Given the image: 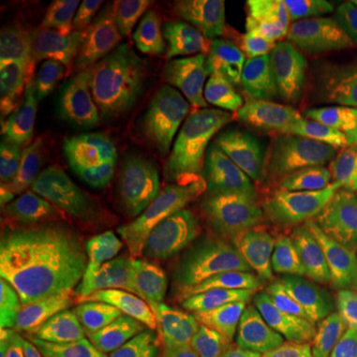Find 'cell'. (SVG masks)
I'll return each mask as SVG.
<instances>
[{
    "instance_id": "cell-1",
    "label": "cell",
    "mask_w": 357,
    "mask_h": 357,
    "mask_svg": "<svg viewBox=\"0 0 357 357\" xmlns=\"http://www.w3.org/2000/svg\"><path fill=\"white\" fill-rule=\"evenodd\" d=\"M175 141L183 191L211 241L252 229L286 187L292 123L255 86L238 89Z\"/></svg>"
},
{
    "instance_id": "cell-2",
    "label": "cell",
    "mask_w": 357,
    "mask_h": 357,
    "mask_svg": "<svg viewBox=\"0 0 357 357\" xmlns=\"http://www.w3.org/2000/svg\"><path fill=\"white\" fill-rule=\"evenodd\" d=\"M128 304L143 340L161 357H225L234 302L217 272L169 266L133 276Z\"/></svg>"
},
{
    "instance_id": "cell-3",
    "label": "cell",
    "mask_w": 357,
    "mask_h": 357,
    "mask_svg": "<svg viewBox=\"0 0 357 357\" xmlns=\"http://www.w3.org/2000/svg\"><path fill=\"white\" fill-rule=\"evenodd\" d=\"M284 264L324 310H332L357 258V183L337 169L306 192L284 241Z\"/></svg>"
},
{
    "instance_id": "cell-4",
    "label": "cell",
    "mask_w": 357,
    "mask_h": 357,
    "mask_svg": "<svg viewBox=\"0 0 357 357\" xmlns=\"http://www.w3.org/2000/svg\"><path fill=\"white\" fill-rule=\"evenodd\" d=\"M244 70L232 48L227 10L213 8L167 62V82L149 119L147 139L163 145L217 112L238 91Z\"/></svg>"
},
{
    "instance_id": "cell-5",
    "label": "cell",
    "mask_w": 357,
    "mask_h": 357,
    "mask_svg": "<svg viewBox=\"0 0 357 357\" xmlns=\"http://www.w3.org/2000/svg\"><path fill=\"white\" fill-rule=\"evenodd\" d=\"M119 232L159 256H185L201 243V229L178 175L177 141L157 145L128 173L117 206Z\"/></svg>"
},
{
    "instance_id": "cell-6",
    "label": "cell",
    "mask_w": 357,
    "mask_h": 357,
    "mask_svg": "<svg viewBox=\"0 0 357 357\" xmlns=\"http://www.w3.org/2000/svg\"><path fill=\"white\" fill-rule=\"evenodd\" d=\"M167 82V64H147L137 72L109 60L77 54L62 66V126L82 119L114 121L141 133L151 119Z\"/></svg>"
},
{
    "instance_id": "cell-7",
    "label": "cell",
    "mask_w": 357,
    "mask_h": 357,
    "mask_svg": "<svg viewBox=\"0 0 357 357\" xmlns=\"http://www.w3.org/2000/svg\"><path fill=\"white\" fill-rule=\"evenodd\" d=\"M68 149L54 153L48 197L38 213L4 246L8 280L42 296L56 294L66 276L76 199L68 175Z\"/></svg>"
},
{
    "instance_id": "cell-8",
    "label": "cell",
    "mask_w": 357,
    "mask_h": 357,
    "mask_svg": "<svg viewBox=\"0 0 357 357\" xmlns=\"http://www.w3.org/2000/svg\"><path fill=\"white\" fill-rule=\"evenodd\" d=\"M58 137L60 133L38 123L0 129L2 236L22 229L42 208V191L50 183Z\"/></svg>"
},
{
    "instance_id": "cell-9",
    "label": "cell",
    "mask_w": 357,
    "mask_h": 357,
    "mask_svg": "<svg viewBox=\"0 0 357 357\" xmlns=\"http://www.w3.org/2000/svg\"><path fill=\"white\" fill-rule=\"evenodd\" d=\"M20 123L46 126L56 133L64 128L62 66L36 52L6 54L0 68V129Z\"/></svg>"
},
{
    "instance_id": "cell-10",
    "label": "cell",
    "mask_w": 357,
    "mask_h": 357,
    "mask_svg": "<svg viewBox=\"0 0 357 357\" xmlns=\"http://www.w3.org/2000/svg\"><path fill=\"white\" fill-rule=\"evenodd\" d=\"M274 98L300 112H321L332 102V86L321 56V38L307 20L288 28L266 68Z\"/></svg>"
},
{
    "instance_id": "cell-11",
    "label": "cell",
    "mask_w": 357,
    "mask_h": 357,
    "mask_svg": "<svg viewBox=\"0 0 357 357\" xmlns=\"http://www.w3.org/2000/svg\"><path fill=\"white\" fill-rule=\"evenodd\" d=\"M159 2L112 0L96 14L82 56L109 60L121 70L137 72L145 62V46Z\"/></svg>"
},
{
    "instance_id": "cell-12",
    "label": "cell",
    "mask_w": 357,
    "mask_h": 357,
    "mask_svg": "<svg viewBox=\"0 0 357 357\" xmlns=\"http://www.w3.org/2000/svg\"><path fill=\"white\" fill-rule=\"evenodd\" d=\"M304 2L298 0H238L227 10L230 40L244 72H256L272 44L292 22Z\"/></svg>"
},
{
    "instance_id": "cell-13",
    "label": "cell",
    "mask_w": 357,
    "mask_h": 357,
    "mask_svg": "<svg viewBox=\"0 0 357 357\" xmlns=\"http://www.w3.org/2000/svg\"><path fill=\"white\" fill-rule=\"evenodd\" d=\"M131 137L128 129L114 121L93 119L84 128L68 157V175L76 203L88 199L112 177L128 153Z\"/></svg>"
},
{
    "instance_id": "cell-14",
    "label": "cell",
    "mask_w": 357,
    "mask_h": 357,
    "mask_svg": "<svg viewBox=\"0 0 357 357\" xmlns=\"http://www.w3.org/2000/svg\"><path fill=\"white\" fill-rule=\"evenodd\" d=\"M86 298L82 276L46 298L42 330L30 357H74L86 321Z\"/></svg>"
},
{
    "instance_id": "cell-15",
    "label": "cell",
    "mask_w": 357,
    "mask_h": 357,
    "mask_svg": "<svg viewBox=\"0 0 357 357\" xmlns=\"http://www.w3.org/2000/svg\"><path fill=\"white\" fill-rule=\"evenodd\" d=\"M238 357H318L314 335L280 310H258L243 335Z\"/></svg>"
},
{
    "instance_id": "cell-16",
    "label": "cell",
    "mask_w": 357,
    "mask_h": 357,
    "mask_svg": "<svg viewBox=\"0 0 357 357\" xmlns=\"http://www.w3.org/2000/svg\"><path fill=\"white\" fill-rule=\"evenodd\" d=\"M46 300L32 288L6 280L0 292V357H30L40 337Z\"/></svg>"
},
{
    "instance_id": "cell-17",
    "label": "cell",
    "mask_w": 357,
    "mask_h": 357,
    "mask_svg": "<svg viewBox=\"0 0 357 357\" xmlns=\"http://www.w3.org/2000/svg\"><path fill=\"white\" fill-rule=\"evenodd\" d=\"M204 6L206 2L203 0H167L151 26L145 46V62L167 64L187 42V34Z\"/></svg>"
},
{
    "instance_id": "cell-18",
    "label": "cell",
    "mask_w": 357,
    "mask_h": 357,
    "mask_svg": "<svg viewBox=\"0 0 357 357\" xmlns=\"http://www.w3.org/2000/svg\"><path fill=\"white\" fill-rule=\"evenodd\" d=\"M328 76L335 84L332 114L344 117L357 112V42H340L326 54Z\"/></svg>"
},
{
    "instance_id": "cell-19",
    "label": "cell",
    "mask_w": 357,
    "mask_h": 357,
    "mask_svg": "<svg viewBox=\"0 0 357 357\" xmlns=\"http://www.w3.org/2000/svg\"><path fill=\"white\" fill-rule=\"evenodd\" d=\"M330 351L333 357H357V270L347 288L342 310L333 319Z\"/></svg>"
},
{
    "instance_id": "cell-20",
    "label": "cell",
    "mask_w": 357,
    "mask_h": 357,
    "mask_svg": "<svg viewBox=\"0 0 357 357\" xmlns=\"http://www.w3.org/2000/svg\"><path fill=\"white\" fill-rule=\"evenodd\" d=\"M326 157L342 173L357 178V117L337 121L326 141Z\"/></svg>"
},
{
    "instance_id": "cell-21",
    "label": "cell",
    "mask_w": 357,
    "mask_h": 357,
    "mask_svg": "<svg viewBox=\"0 0 357 357\" xmlns=\"http://www.w3.org/2000/svg\"><path fill=\"white\" fill-rule=\"evenodd\" d=\"M74 357H139L135 349L115 332H100L77 347Z\"/></svg>"
},
{
    "instance_id": "cell-22",
    "label": "cell",
    "mask_w": 357,
    "mask_h": 357,
    "mask_svg": "<svg viewBox=\"0 0 357 357\" xmlns=\"http://www.w3.org/2000/svg\"><path fill=\"white\" fill-rule=\"evenodd\" d=\"M347 22L357 32V2H349L347 4Z\"/></svg>"
}]
</instances>
